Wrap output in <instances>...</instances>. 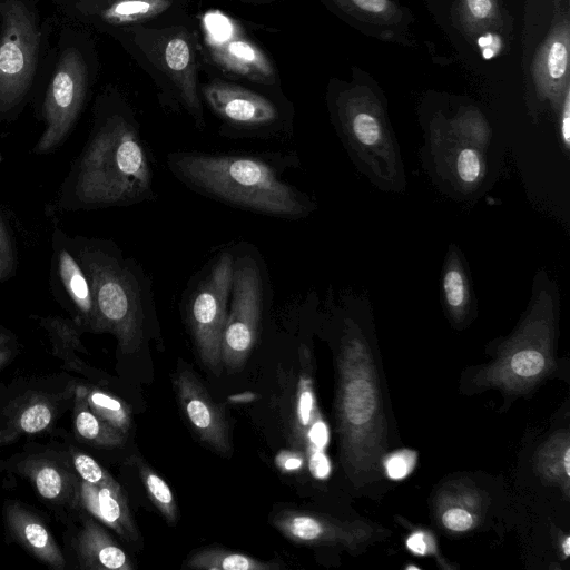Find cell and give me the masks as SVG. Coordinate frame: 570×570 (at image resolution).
<instances>
[{
	"mask_svg": "<svg viewBox=\"0 0 570 570\" xmlns=\"http://www.w3.org/2000/svg\"><path fill=\"white\" fill-rule=\"evenodd\" d=\"M45 331L49 341L51 353L62 361L61 368L87 382L102 385L108 376L90 366L81 355L89 352L82 343L85 334L79 325L71 318L61 315H30Z\"/></svg>",
	"mask_w": 570,
	"mask_h": 570,
	"instance_id": "cell-22",
	"label": "cell"
},
{
	"mask_svg": "<svg viewBox=\"0 0 570 570\" xmlns=\"http://www.w3.org/2000/svg\"><path fill=\"white\" fill-rule=\"evenodd\" d=\"M235 256L215 258L189 296L187 315L202 363L215 374L222 371V338L227 320Z\"/></svg>",
	"mask_w": 570,
	"mask_h": 570,
	"instance_id": "cell-10",
	"label": "cell"
},
{
	"mask_svg": "<svg viewBox=\"0 0 570 570\" xmlns=\"http://www.w3.org/2000/svg\"><path fill=\"white\" fill-rule=\"evenodd\" d=\"M20 352L19 343L0 347V371L8 366Z\"/></svg>",
	"mask_w": 570,
	"mask_h": 570,
	"instance_id": "cell-39",
	"label": "cell"
},
{
	"mask_svg": "<svg viewBox=\"0 0 570 570\" xmlns=\"http://www.w3.org/2000/svg\"><path fill=\"white\" fill-rule=\"evenodd\" d=\"M49 276L53 299L85 334H96V307L89 276L71 246L70 235L58 226L51 234Z\"/></svg>",
	"mask_w": 570,
	"mask_h": 570,
	"instance_id": "cell-16",
	"label": "cell"
},
{
	"mask_svg": "<svg viewBox=\"0 0 570 570\" xmlns=\"http://www.w3.org/2000/svg\"><path fill=\"white\" fill-rule=\"evenodd\" d=\"M569 35L567 28L551 35L534 61V77L542 91L553 95L562 90L568 79Z\"/></svg>",
	"mask_w": 570,
	"mask_h": 570,
	"instance_id": "cell-24",
	"label": "cell"
},
{
	"mask_svg": "<svg viewBox=\"0 0 570 570\" xmlns=\"http://www.w3.org/2000/svg\"><path fill=\"white\" fill-rule=\"evenodd\" d=\"M197 30L203 61L233 79L262 87L278 85L274 62L236 19L208 10L199 17Z\"/></svg>",
	"mask_w": 570,
	"mask_h": 570,
	"instance_id": "cell-8",
	"label": "cell"
},
{
	"mask_svg": "<svg viewBox=\"0 0 570 570\" xmlns=\"http://www.w3.org/2000/svg\"><path fill=\"white\" fill-rule=\"evenodd\" d=\"M89 89V70L77 47L63 48L47 87L41 116L43 130L33 146L37 156L59 149L73 130Z\"/></svg>",
	"mask_w": 570,
	"mask_h": 570,
	"instance_id": "cell-9",
	"label": "cell"
},
{
	"mask_svg": "<svg viewBox=\"0 0 570 570\" xmlns=\"http://www.w3.org/2000/svg\"><path fill=\"white\" fill-rule=\"evenodd\" d=\"M68 17L116 38L136 27L191 18L195 0H55Z\"/></svg>",
	"mask_w": 570,
	"mask_h": 570,
	"instance_id": "cell-12",
	"label": "cell"
},
{
	"mask_svg": "<svg viewBox=\"0 0 570 570\" xmlns=\"http://www.w3.org/2000/svg\"><path fill=\"white\" fill-rule=\"evenodd\" d=\"M243 1L253 2V3H269V2L277 1V0H243Z\"/></svg>",
	"mask_w": 570,
	"mask_h": 570,
	"instance_id": "cell-42",
	"label": "cell"
},
{
	"mask_svg": "<svg viewBox=\"0 0 570 570\" xmlns=\"http://www.w3.org/2000/svg\"><path fill=\"white\" fill-rule=\"evenodd\" d=\"M0 472L27 480L58 518L70 511L77 475L66 455L52 442L26 443L20 451L0 459Z\"/></svg>",
	"mask_w": 570,
	"mask_h": 570,
	"instance_id": "cell-14",
	"label": "cell"
},
{
	"mask_svg": "<svg viewBox=\"0 0 570 570\" xmlns=\"http://www.w3.org/2000/svg\"><path fill=\"white\" fill-rule=\"evenodd\" d=\"M443 289L448 305L453 309L461 308L465 303V282L462 273L452 268L443 278Z\"/></svg>",
	"mask_w": 570,
	"mask_h": 570,
	"instance_id": "cell-33",
	"label": "cell"
},
{
	"mask_svg": "<svg viewBox=\"0 0 570 570\" xmlns=\"http://www.w3.org/2000/svg\"><path fill=\"white\" fill-rule=\"evenodd\" d=\"M456 170L460 178L465 183H474L481 170L478 154L470 148L460 151L456 160Z\"/></svg>",
	"mask_w": 570,
	"mask_h": 570,
	"instance_id": "cell-34",
	"label": "cell"
},
{
	"mask_svg": "<svg viewBox=\"0 0 570 570\" xmlns=\"http://www.w3.org/2000/svg\"><path fill=\"white\" fill-rule=\"evenodd\" d=\"M70 239L90 279L96 334H111L118 353L135 354L144 340L147 295L138 267L111 240L83 235H70Z\"/></svg>",
	"mask_w": 570,
	"mask_h": 570,
	"instance_id": "cell-4",
	"label": "cell"
},
{
	"mask_svg": "<svg viewBox=\"0 0 570 570\" xmlns=\"http://www.w3.org/2000/svg\"><path fill=\"white\" fill-rule=\"evenodd\" d=\"M337 431L344 469L355 485L376 476L386 446V423L368 347L347 338L338 357Z\"/></svg>",
	"mask_w": 570,
	"mask_h": 570,
	"instance_id": "cell-3",
	"label": "cell"
},
{
	"mask_svg": "<svg viewBox=\"0 0 570 570\" xmlns=\"http://www.w3.org/2000/svg\"><path fill=\"white\" fill-rule=\"evenodd\" d=\"M200 94L227 129L243 135H271L288 120L272 98L234 81L212 79L200 85Z\"/></svg>",
	"mask_w": 570,
	"mask_h": 570,
	"instance_id": "cell-15",
	"label": "cell"
},
{
	"mask_svg": "<svg viewBox=\"0 0 570 570\" xmlns=\"http://www.w3.org/2000/svg\"><path fill=\"white\" fill-rule=\"evenodd\" d=\"M466 14L474 21H483L492 16L494 0H464Z\"/></svg>",
	"mask_w": 570,
	"mask_h": 570,
	"instance_id": "cell-35",
	"label": "cell"
},
{
	"mask_svg": "<svg viewBox=\"0 0 570 570\" xmlns=\"http://www.w3.org/2000/svg\"><path fill=\"white\" fill-rule=\"evenodd\" d=\"M263 281L257 262L249 255L235 257L230 306L222 338V363L240 370L257 338L262 315Z\"/></svg>",
	"mask_w": 570,
	"mask_h": 570,
	"instance_id": "cell-13",
	"label": "cell"
},
{
	"mask_svg": "<svg viewBox=\"0 0 570 570\" xmlns=\"http://www.w3.org/2000/svg\"><path fill=\"white\" fill-rule=\"evenodd\" d=\"M272 523L291 541L307 546L355 547L366 541L373 532L364 523L341 522L328 517L288 509L277 512Z\"/></svg>",
	"mask_w": 570,
	"mask_h": 570,
	"instance_id": "cell-20",
	"label": "cell"
},
{
	"mask_svg": "<svg viewBox=\"0 0 570 570\" xmlns=\"http://www.w3.org/2000/svg\"><path fill=\"white\" fill-rule=\"evenodd\" d=\"M76 510L90 514L125 541L135 543L139 539L126 495L116 480L91 484L77 478L70 511Z\"/></svg>",
	"mask_w": 570,
	"mask_h": 570,
	"instance_id": "cell-21",
	"label": "cell"
},
{
	"mask_svg": "<svg viewBox=\"0 0 570 570\" xmlns=\"http://www.w3.org/2000/svg\"><path fill=\"white\" fill-rule=\"evenodd\" d=\"M501 46V41L497 35H484L479 39V47L483 57L492 58L499 52Z\"/></svg>",
	"mask_w": 570,
	"mask_h": 570,
	"instance_id": "cell-37",
	"label": "cell"
},
{
	"mask_svg": "<svg viewBox=\"0 0 570 570\" xmlns=\"http://www.w3.org/2000/svg\"><path fill=\"white\" fill-rule=\"evenodd\" d=\"M19 256L10 219L0 206V283L12 278L18 271Z\"/></svg>",
	"mask_w": 570,
	"mask_h": 570,
	"instance_id": "cell-30",
	"label": "cell"
},
{
	"mask_svg": "<svg viewBox=\"0 0 570 570\" xmlns=\"http://www.w3.org/2000/svg\"><path fill=\"white\" fill-rule=\"evenodd\" d=\"M14 343H19L14 333L0 324V347Z\"/></svg>",
	"mask_w": 570,
	"mask_h": 570,
	"instance_id": "cell-40",
	"label": "cell"
},
{
	"mask_svg": "<svg viewBox=\"0 0 570 570\" xmlns=\"http://www.w3.org/2000/svg\"><path fill=\"white\" fill-rule=\"evenodd\" d=\"M537 469L542 476L568 489L570 476V445L567 432L550 438L537 455Z\"/></svg>",
	"mask_w": 570,
	"mask_h": 570,
	"instance_id": "cell-27",
	"label": "cell"
},
{
	"mask_svg": "<svg viewBox=\"0 0 570 570\" xmlns=\"http://www.w3.org/2000/svg\"><path fill=\"white\" fill-rule=\"evenodd\" d=\"M351 128L357 141L366 146L377 142L382 135L377 119L368 112H354Z\"/></svg>",
	"mask_w": 570,
	"mask_h": 570,
	"instance_id": "cell-31",
	"label": "cell"
},
{
	"mask_svg": "<svg viewBox=\"0 0 570 570\" xmlns=\"http://www.w3.org/2000/svg\"><path fill=\"white\" fill-rule=\"evenodd\" d=\"M561 136L566 147L569 146L570 142V101H569V90L566 91L563 111L561 118Z\"/></svg>",
	"mask_w": 570,
	"mask_h": 570,
	"instance_id": "cell-38",
	"label": "cell"
},
{
	"mask_svg": "<svg viewBox=\"0 0 570 570\" xmlns=\"http://www.w3.org/2000/svg\"><path fill=\"white\" fill-rule=\"evenodd\" d=\"M174 384L185 416L202 441L222 455H228L232 446L226 417L203 383L193 371L180 367Z\"/></svg>",
	"mask_w": 570,
	"mask_h": 570,
	"instance_id": "cell-19",
	"label": "cell"
},
{
	"mask_svg": "<svg viewBox=\"0 0 570 570\" xmlns=\"http://www.w3.org/2000/svg\"><path fill=\"white\" fill-rule=\"evenodd\" d=\"M80 377L66 371L23 374L0 385V446L22 436L50 434L72 407Z\"/></svg>",
	"mask_w": 570,
	"mask_h": 570,
	"instance_id": "cell-6",
	"label": "cell"
},
{
	"mask_svg": "<svg viewBox=\"0 0 570 570\" xmlns=\"http://www.w3.org/2000/svg\"><path fill=\"white\" fill-rule=\"evenodd\" d=\"M407 549L417 556H424L431 552L433 543L430 537L421 531L412 533L406 540Z\"/></svg>",
	"mask_w": 570,
	"mask_h": 570,
	"instance_id": "cell-36",
	"label": "cell"
},
{
	"mask_svg": "<svg viewBox=\"0 0 570 570\" xmlns=\"http://www.w3.org/2000/svg\"><path fill=\"white\" fill-rule=\"evenodd\" d=\"M554 365L552 336L543 321L529 322L501 348L497 358L475 376L479 386L523 392L546 376Z\"/></svg>",
	"mask_w": 570,
	"mask_h": 570,
	"instance_id": "cell-11",
	"label": "cell"
},
{
	"mask_svg": "<svg viewBox=\"0 0 570 570\" xmlns=\"http://www.w3.org/2000/svg\"><path fill=\"white\" fill-rule=\"evenodd\" d=\"M72 436L77 443L96 449H116L126 442V435L99 419L90 409L81 379L75 390L71 407Z\"/></svg>",
	"mask_w": 570,
	"mask_h": 570,
	"instance_id": "cell-23",
	"label": "cell"
},
{
	"mask_svg": "<svg viewBox=\"0 0 570 570\" xmlns=\"http://www.w3.org/2000/svg\"><path fill=\"white\" fill-rule=\"evenodd\" d=\"M561 546L564 556L568 557L570 554V538L566 537Z\"/></svg>",
	"mask_w": 570,
	"mask_h": 570,
	"instance_id": "cell-41",
	"label": "cell"
},
{
	"mask_svg": "<svg viewBox=\"0 0 570 570\" xmlns=\"http://www.w3.org/2000/svg\"><path fill=\"white\" fill-rule=\"evenodd\" d=\"M138 472L146 492L169 524H175L178 518L177 504L167 482L142 461H137Z\"/></svg>",
	"mask_w": 570,
	"mask_h": 570,
	"instance_id": "cell-29",
	"label": "cell"
},
{
	"mask_svg": "<svg viewBox=\"0 0 570 570\" xmlns=\"http://www.w3.org/2000/svg\"><path fill=\"white\" fill-rule=\"evenodd\" d=\"M4 539L16 543L52 570L67 569L63 549L58 544L43 515L31 505L7 499L2 504Z\"/></svg>",
	"mask_w": 570,
	"mask_h": 570,
	"instance_id": "cell-18",
	"label": "cell"
},
{
	"mask_svg": "<svg viewBox=\"0 0 570 570\" xmlns=\"http://www.w3.org/2000/svg\"><path fill=\"white\" fill-rule=\"evenodd\" d=\"M86 400L92 412L124 435L131 429L129 406L117 395L95 383L81 379Z\"/></svg>",
	"mask_w": 570,
	"mask_h": 570,
	"instance_id": "cell-26",
	"label": "cell"
},
{
	"mask_svg": "<svg viewBox=\"0 0 570 570\" xmlns=\"http://www.w3.org/2000/svg\"><path fill=\"white\" fill-rule=\"evenodd\" d=\"M472 491H465L463 499L461 492L449 494L443 500L440 510V520L442 525L452 532H465L474 528L479 521L478 508L479 499L473 495L469 499Z\"/></svg>",
	"mask_w": 570,
	"mask_h": 570,
	"instance_id": "cell-28",
	"label": "cell"
},
{
	"mask_svg": "<svg viewBox=\"0 0 570 570\" xmlns=\"http://www.w3.org/2000/svg\"><path fill=\"white\" fill-rule=\"evenodd\" d=\"M186 566L194 570H277L278 563L262 561L223 548H207L191 554Z\"/></svg>",
	"mask_w": 570,
	"mask_h": 570,
	"instance_id": "cell-25",
	"label": "cell"
},
{
	"mask_svg": "<svg viewBox=\"0 0 570 570\" xmlns=\"http://www.w3.org/2000/svg\"><path fill=\"white\" fill-rule=\"evenodd\" d=\"M116 39L150 76L163 102L185 111L203 129L205 118L198 77L203 59L193 18L173 24L131 28Z\"/></svg>",
	"mask_w": 570,
	"mask_h": 570,
	"instance_id": "cell-5",
	"label": "cell"
},
{
	"mask_svg": "<svg viewBox=\"0 0 570 570\" xmlns=\"http://www.w3.org/2000/svg\"><path fill=\"white\" fill-rule=\"evenodd\" d=\"M416 463V453L410 450H400L384 460V469L392 480H401L411 473Z\"/></svg>",
	"mask_w": 570,
	"mask_h": 570,
	"instance_id": "cell-32",
	"label": "cell"
},
{
	"mask_svg": "<svg viewBox=\"0 0 570 570\" xmlns=\"http://www.w3.org/2000/svg\"><path fill=\"white\" fill-rule=\"evenodd\" d=\"M175 177L208 197L258 214L298 218L308 202L267 161L247 155L176 151L167 157Z\"/></svg>",
	"mask_w": 570,
	"mask_h": 570,
	"instance_id": "cell-2",
	"label": "cell"
},
{
	"mask_svg": "<svg viewBox=\"0 0 570 570\" xmlns=\"http://www.w3.org/2000/svg\"><path fill=\"white\" fill-rule=\"evenodd\" d=\"M32 0H0V120L14 118L32 88L41 28Z\"/></svg>",
	"mask_w": 570,
	"mask_h": 570,
	"instance_id": "cell-7",
	"label": "cell"
},
{
	"mask_svg": "<svg viewBox=\"0 0 570 570\" xmlns=\"http://www.w3.org/2000/svg\"><path fill=\"white\" fill-rule=\"evenodd\" d=\"M153 193V171L138 124L116 95L100 97L92 127L47 214L129 206Z\"/></svg>",
	"mask_w": 570,
	"mask_h": 570,
	"instance_id": "cell-1",
	"label": "cell"
},
{
	"mask_svg": "<svg viewBox=\"0 0 570 570\" xmlns=\"http://www.w3.org/2000/svg\"><path fill=\"white\" fill-rule=\"evenodd\" d=\"M66 524L63 553L67 568L81 570H132L134 564L106 527L83 511L59 518Z\"/></svg>",
	"mask_w": 570,
	"mask_h": 570,
	"instance_id": "cell-17",
	"label": "cell"
}]
</instances>
